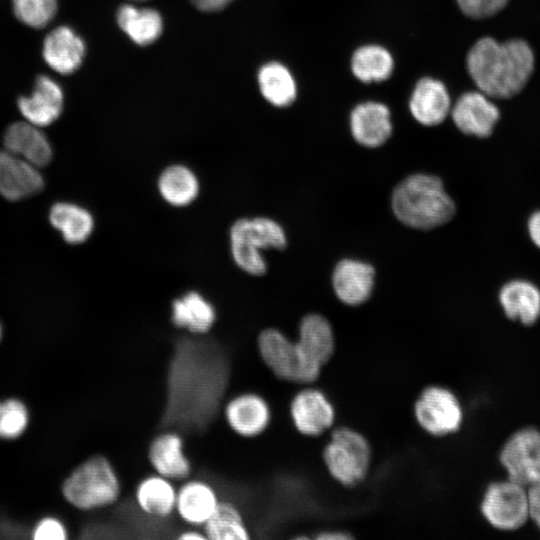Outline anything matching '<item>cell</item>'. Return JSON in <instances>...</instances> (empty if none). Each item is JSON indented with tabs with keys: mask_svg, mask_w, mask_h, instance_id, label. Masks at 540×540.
<instances>
[{
	"mask_svg": "<svg viewBox=\"0 0 540 540\" xmlns=\"http://www.w3.org/2000/svg\"><path fill=\"white\" fill-rule=\"evenodd\" d=\"M450 112L454 124L461 132L480 138L492 134L500 117L498 107L481 91L463 93Z\"/></svg>",
	"mask_w": 540,
	"mask_h": 540,
	"instance_id": "obj_12",
	"label": "cell"
},
{
	"mask_svg": "<svg viewBox=\"0 0 540 540\" xmlns=\"http://www.w3.org/2000/svg\"><path fill=\"white\" fill-rule=\"evenodd\" d=\"M509 0H456L461 12L472 19H485L501 11Z\"/></svg>",
	"mask_w": 540,
	"mask_h": 540,
	"instance_id": "obj_34",
	"label": "cell"
},
{
	"mask_svg": "<svg viewBox=\"0 0 540 540\" xmlns=\"http://www.w3.org/2000/svg\"><path fill=\"white\" fill-rule=\"evenodd\" d=\"M479 511L496 530H518L529 520L528 488L508 478L490 482L481 495Z\"/></svg>",
	"mask_w": 540,
	"mask_h": 540,
	"instance_id": "obj_8",
	"label": "cell"
},
{
	"mask_svg": "<svg viewBox=\"0 0 540 540\" xmlns=\"http://www.w3.org/2000/svg\"><path fill=\"white\" fill-rule=\"evenodd\" d=\"M372 447L359 430L336 424L328 433L321 459L330 478L347 489L364 482L372 464Z\"/></svg>",
	"mask_w": 540,
	"mask_h": 540,
	"instance_id": "obj_4",
	"label": "cell"
},
{
	"mask_svg": "<svg viewBox=\"0 0 540 540\" xmlns=\"http://www.w3.org/2000/svg\"><path fill=\"white\" fill-rule=\"evenodd\" d=\"M148 460L157 474L172 481L185 480L191 473L183 439L176 432L156 436L149 445Z\"/></svg>",
	"mask_w": 540,
	"mask_h": 540,
	"instance_id": "obj_23",
	"label": "cell"
},
{
	"mask_svg": "<svg viewBox=\"0 0 540 540\" xmlns=\"http://www.w3.org/2000/svg\"><path fill=\"white\" fill-rule=\"evenodd\" d=\"M466 67L479 91L491 98H510L527 84L534 69V54L524 40L499 43L483 37L468 51Z\"/></svg>",
	"mask_w": 540,
	"mask_h": 540,
	"instance_id": "obj_1",
	"label": "cell"
},
{
	"mask_svg": "<svg viewBox=\"0 0 540 540\" xmlns=\"http://www.w3.org/2000/svg\"><path fill=\"white\" fill-rule=\"evenodd\" d=\"M192 5L202 12H217L224 9L233 0H190Z\"/></svg>",
	"mask_w": 540,
	"mask_h": 540,
	"instance_id": "obj_38",
	"label": "cell"
},
{
	"mask_svg": "<svg viewBox=\"0 0 540 540\" xmlns=\"http://www.w3.org/2000/svg\"><path fill=\"white\" fill-rule=\"evenodd\" d=\"M36 166L4 150H0V195L17 201L40 192L44 179Z\"/></svg>",
	"mask_w": 540,
	"mask_h": 540,
	"instance_id": "obj_16",
	"label": "cell"
},
{
	"mask_svg": "<svg viewBox=\"0 0 540 540\" xmlns=\"http://www.w3.org/2000/svg\"><path fill=\"white\" fill-rule=\"evenodd\" d=\"M177 488L157 473L144 477L135 490L138 508L146 515L165 518L175 511Z\"/></svg>",
	"mask_w": 540,
	"mask_h": 540,
	"instance_id": "obj_26",
	"label": "cell"
},
{
	"mask_svg": "<svg viewBox=\"0 0 540 540\" xmlns=\"http://www.w3.org/2000/svg\"><path fill=\"white\" fill-rule=\"evenodd\" d=\"M393 70V56L381 45H363L352 54L351 71L363 83L385 81L392 75Z\"/></svg>",
	"mask_w": 540,
	"mask_h": 540,
	"instance_id": "obj_30",
	"label": "cell"
},
{
	"mask_svg": "<svg viewBox=\"0 0 540 540\" xmlns=\"http://www.w3.org/2000/svg\"><path fill=\"white\" fill-rule=\"evenodd\" d=\"M529 520L540 530V482L528 487Z\"/></svg>",
	"mask_w": 540,
	"mask_h": 540,
	"instance_id": "obj_36",
	"label": "cell"
},
{
	"mask_svg": "<svg viewBox=\"0 0 540 540\" xmlns=\"http://www.w3.org/2000/svg\"><path fill=\"white\" fill-rule=\"evenodd\" d=\"M229 252L233 263L243 273L262 276L268 270L264 251L282 250L287 235L282 225L267 216L240 217L228 232Z\"/></svg>",
	"mask_w": 540,
	"mask_h": 540,
	"instance_id": "obj_3",
	"label": "cell"
},
{
	"mask_svg": "<svg viewBox=\"0 0 540 540\" xmlns=\"http://www.w3.org/2000/svg\"><path fill=\"white\" fill-rule=\"evenodd\" d=\"M67 538L64 525L54 517L41 519L33 530L35 540H63Z\"/></svg>",
	"mask_w": 540,
	"mask_h": 540,
	"instance_id": "obj_35",
	"label": "cell"
},
{
	"mask_svg": "<svg viewBox=\"0 0 540 540\" xmlns=\"http://www.w3.org/2000/svg\"><path fill=\"white\" fill-rule=\"evenodd\" d=\"M86 53L83 39L65 25L51 30L43 41L42 54L54 71L68 75L80 68Z\"/></svg>",
	"mask_w": 540,
	"mask_h": 540,
	"instance_id": "obj_18",
	"label": "cell"
},
{
	"mask_svg": "<svg viewBox=\"0 0 540 540\" xmlns=\"http://www.w3.org/2000/svg\"><path fill=\"white\" fill-rule=\"evenodd\" d=\"M58 0H12L13 12L23 24L40 29L57 13Z\"/></svg>",
	"mask_w": 540,
	"mask_h": 540,
	"instance_id": "obj_32",
	"label": "cell"
},
{
	"mask_svg": "<svg viewBox=\"0 0 540 540\" xmlns=\"http://www.w3.org/2000/svg\"><path fill=\"white\" fill-rule=\"evenodd\" d=\"M499 303L505 315L530 326L540 317V290L525 279L505 283L499 291Z\"/></svg>",
	"mask_w": 540,
	"mask_h": 540,
	"instance_id": "obj_25",
	"label": "cell"
},
{
	"mask_svg": "<svg viewBox=\"0 0 540 540\" xmlns=\"http://www.w3.org/2000/svg\"><path fill=\"white\" fill-rule=\"evenodd\" d=\"M178 538L182 539V540H186V539L205 540V539H207L204 532H203V530L199 531L197 529H189V530L182 531L179 534Z\"/></svg>",
	"mask_w": 540,
	"mask_h": 540,
	"instance_id": "obj_40",
	"label": "cell"
},
{
	"mask_svg": "<svg viewBox=\"0 0 540 540\" xmlns=\"http://www.w3.org/2000/svg\"><path fill=\"white\" fill-rule=\"evenodd\" d=\"M1 336H2V327H1V324H0V340H1Z\"/></svg>",
	"mask_w": 540,
	"mask_h": 540,
	"instance_id": "obj_41",
	"label": "cell"
},
{
	"mask_svg": "<svg viewBox=\"0 0 540 540\" xmlns=\"http://www.w3.org/2000/svg\"><path fill=\"white\" fill-rule=\"evenodd\" d=\"M417 426L429 437H450L461 431L465 422L464 405L451 388L441 384L423 387L413 402Z\"/></svg>",
	"mask_w": 540,
	"mask_h": 540,
	"instance_id": "obj_6",
	"label": "cell"
},
{
	"mask_svg": "<svg viewBox=\"0 0 540 540\" xmlns=\"http://www.w3.org/2000/svg\"><path fill=\"white\" fill-rule=\"evenodd\" d=\"M295 341L305 361L320 372L331 361L337 348L331 323L318 313L302 317Z\"/></svg>",
	"mask_w": 540,
	"mask_h": 540,
	"instance_id": "obj_11",
	"label": "cell"
},
{
	"mask_svg": "<svg viewBox=\"0 0 540 540\" xmlns=\"http://www.w3.org/2000/svg\"><path fill=\"white\" fill-rule=\"evenodd\" d=\"M527 230L533 244L540 249V211L534 212L529 217Z\"/></svg>",
	"mask_w": 540,
	"mask_h": 540,
	"instance_id": "obj_39",
	"label": "cell"
},
{
	"mask_svg": "<svg viewBox=\"0 0 540 540\" xmlns=\"http://www.w3.org/2000/svg\"><path fill=\"white\" fill-rule=\"evenodd\" d=\"M257 347L264 364L277 379L299 386L318 381L321 372L305 361L296 341L280 329L262 330L257 337Z\"/></svg>",
	"mask_w": 540,
	"mask_h": 540,
	"instance_id": "obj_7",
	"label": "cell"
},
{
	"mask_svg": "<svg viewBox=\"0 0 540 540\" xmlns=\"http://www.w3.org/2000/svg\"><path fill=\"white\" fill-rule=\"evenodd\" d=\"M210 540H247L250 533L237 506L229 501H220L217 509L202 526Z\"/></svg>",
	"mask_w": 540,
	"mask_h": 540,
	"instance_id": "obj_31",
	"label": "cell"
},
{
	"mask_svg": "<svg viewBox=\"0 0 540 540\" xmlns=\"http://www.w3.org/2000/svg\"><path fill=\"white\" fill-rule=\"evenodd\" d=\"M315 540H349L355 539L354 535L340 527H325L317 530L313 536Z\"/></svg>",
	"mask_w": 540,
	"mask_h": 540,
	"instance_id": "obj_37",
	"label": "cell"
},
{
	"mask_svg": "<svg viewBox=\"0 0 540 540\" xmlns=\"http://www.w3.org/2000/svg\"><path fill=\"white\" fill-rule=\"evenodd\" d=\"M156 188L166 204L175 208H185L199 197L201 182L191 167L183 163H173L159 173Z\"/></svg>",
	"mask_w": 540,
	"mask_h": 540,
	"instance_id": "obj_24",
	"label": "cell"
},
{
	"mask_svg": "<svg viewBox=\"0 0 540 540\" xmlns=\"http://www.w3.org/2000/svg\"><path fill=\"white\" fill-rule=\"evenodd\" d=\"M392 209L400 222L421 230L445 224L456 210L441 179L426 174L410 175L395 187Z\"/></svg>",
	"mask_w": 540,
	"mask_h": 540,
	"instance_id": "obj_2",
	"label": "cell"
},
{
	"mask_svg": "<svg viewBox=\"0 0 540 540\" xmlns=\"http://www.w3.org/2000/svg\"><path fill=\"white\" fill-rule=\"evenodd\" d=\"M219 502L211 484L201 479H191L177 489L175 511L183 522L199 527L208 521Z\"/></svg>",
	"mask_w": 540,
	"mask_h": 540,
	"instance_id": "obj_21",
	"label": "cell"
},
{
	"mask_svg": "<svg viewBox=\"0 0 540 540\" xmlns=\"http://www.w3.org/2000/svg\"><path fill=\"white\" fill-rule=\"evenodd\" d=\"M116 21L120 29L137 45L146 46L162 34L163 20L152 8H138L130 4L119 7Z\"/></svg>",
	"mask_w": 540,
	"mask_h": 540,
	"instance_id": "obj_27",
	"label": "cell"
},
{
	"mask_svg": "<svg viewBox=\"0 0 540 540\" xmlns=\"http://www.w3.org/2000/svg\"><path fill=\"white\" fill-rule=\"evenodd\" d=\"M225 420L239 436L252 438L262 434L269 426L272 411L267 400L253 392L241 393L227 402Z\"/></svg>",
	"mask_w": 540,
	"mask_h": 540,
	"instance_id": "obj_13",
	"label": "cell"
},
{
	"mask_svg": "<svg viewBox=\"0 0 540 540\" xmlns=\"http://www.w3.org/2000/svg\"><path fill=\"white\" fill-rule=\"evenodd\" d=\"M132 1H139V2H142V1H147V0H132Z\"/></svg>",
	"mask_w": 540,
	"mask_h": 540,
	"instance_id": "obj_42",
	"label": "cell"
},
{
	"mask_svg": "<svg viewBox=\"0 0 540 540\" xmlns=\"http://www.w3.org/2000/svg\"><path fill=\"white\" fill-rule=\"evenodd\" d=\"M258 85L263 97L273 106H290L297 96L296 81L290 70L282 63L271 61L258 71Z\"/></svg>",
	"mask_w": 540,
	"mask_h": 540,
	"instance_id": "obj_29",
	"label": "cell"
},
{
	"mask_svg": "<svg viewBox=\"0 0 540 540\" xmlns=\"http://www.w3.org/2000/svg\"><path fill=\"white\" fill-rule=\"evenodd\" d=\"M414 119L424 126L441 124L451 110V99L445 84L432 77L417 81L409 99Z\"/></svg>",
	"mask_w": 540,
	"mask_h": 540,
	"instance_id": "obj_17",
	"label": "cell"
},
{
	"mask_svg": "<svg viewBox=\"0 0 540 540\" xmlns=\"http://www.w3.org/2000/svg\"><path fill=\"white\" fill-rule=\"evenodd\" d=\"M3 145L6 151L37 168L48 165L53 157L46 135L40 127L28 121H18L8 126L3 135Z\"/></svg>",
	"mask_w": 540,
	"mask_h": 540,
	"instance_id": "obj_20",
	"label": "cell"
},
{
	"mask_svg": "<svg viewBox=\"0 0 540 540\" xmlns=\"http://www.w3.org/2000/svg\"><path fill=\"white\" fill-rule=\"evenodd\" d=\"M65 499L82 510L114 504L121 493V484L112 464L104 456H93L65 479L62 485Z\"/></svg>",
	"mask_w": 540,
	"mask_h": 540,
	"instance_id": "obj_5",
	"label": "cell"
},
{
	"mask_svg": "<svg viewBox=\"0 0 540 540\" xmlns=\"http://www.w3.org/2000/svg\"><path fill=\"white\" fill-rule=\"evenodd\" d=\"M289 418L294 429L307 438H319L336 424V408L329 396L317 385H304L289 402Z\"/></svg>",
	"mask_w": 540,
	"mask_h": 540,
	"instance_id": "obj_9",
	"label": "cell"
},
{
	"mask_svg": "<svg viewBox=\"0 0 540 540\" xmlns=\"http://www.w3.org/2000/svg\"><path fill=\"white\" fill-rule=\"evenodd\" d=\"M51 225L69 244H81L92 234L95 221L89 210L69 202L55 203L49 212Z\"/></svg>",
	"mask_w": 540,
	"mask_h": 540,
	"instance_id": "obj_28",
	"label": "cell"
},
{
	"mask_svg": "<svg viewBox=\"0 0 540 540\" xmlns=\"http://www.w3.org/2000/svg\"><path fill=\"white\" fill-rule=\"evenodd\" d=\"M507 478L525 487L540 482V430L523 427L512 433L499 451Z\"/></svg>",
	"mask_w": 540,
	"mask_h": 540,
	"instance_id": "obj_10",
	"label": "cell"
},
{
	"mask_svg": "<svg viewBox=\"0 0 540 540\" xmlns=\"http://www.w3.org/2000/svg\"><path fill=\"white\" fill-rule=\"evenodd\" d=\"M172 324L195 335L211 330L217 320L213 303L201 292L189 290L173 299L170 309Z\"/></svg>",
	"mask_w": 540,
	"mask_h": 540,
	"instance_id": "obj_22",
	"label": "cell"
},
{
	"mask_svg": "<svg viewBox=\"0 0 540 540\" xmlns=\"http://www.w3.org/2000/svg\"><path fill=\"white\" fill-rule=\"evenodd\" d=\"M29 421L26 405L17 398L0 401V438L15 439L23 434Z\"/></svg>",
	"mask_w": 540,
	"mask_h": 540,
	"instance_id": "obj_33",
	"label": "cell"
},
{
	"mask_svg": "<svg viewBox=\"0 0 540 540\" xmlns=\"http://www.w3.org/2000/svg\"><path fill=\"white\" fill-rule=\"evenodd\" d=\"M374 275V268L368 263L355 259L339 261L332 274V285L337 298L349 306L363 304L372 293Z\"/></svg>",
	"mask_w": 540,
	"mask_h": 540,
	"instance_id": "obj_19",
	"label": "cell"
},
{
	"mask_svg": "<svg viewBox=\"0 0 540 540\" xmlns=\"http://www.w3.org/2000/svg\"><path fill=\"white\" fill-rule=\"evenodd\" d=\"M350 130L354 140L364 147L383 145L392 134L389 108L376 101L359 103L351 111Z\"/></svg>",
	"mask_w": 540,
	"mask_h": 540,
	"instance_id": "obj_15",
	"label": "cell"
},
{
	"mask_svg": "<svg viewBox=\"0 0 540 540\" xmlns=\"http://www.w3.org/2000/svg\"><path fill=\"white\" fill-rule=\"evenodd\" d=\"M63 90L58 82L47 75L36 78L33 92L18 99L17 105L26 121L44 127L55 122L62 113Z\"/></svg>",
	"mask_w": 540,
	"mask_h": 540,
	"instance_id": "obj_14",
	"label": "cell"
}]
</instances>
